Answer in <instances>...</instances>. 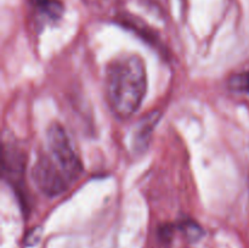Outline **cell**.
Instances as JSON below:
<instances>
[{"label":"cell","instance_id":"obj_1","mask_svg":"<svg viewBox=\"0 0 249 248\" xmlns=\"http://www.w3.org/2000/svg\"><path fill=\"white\" fill-rule=\"evenodd\" d=\"M82 173V160L65 128L61 124H51L32 168V179L36 189L45 196H58L67 191Z\"/></svg>","mask_w":249,"mask_h":248},{"label":"cell","instance_id":"obj_2","mask_svg":"<svg viewBox=\"0 0 249 248\" xmlns=\"http://www.w3.org/2000/svg\"><path fill=\"white\" fill-rule=\"evenodd\" d=\"M106 100L112 113L128 119L140 108L147 90L145 63L138 55L118 56L106 70Z\"/></svg>","mask_w":249,"mask_h":248},{"label":"cell","instance_id":"obj_3","mask_svg":"<svg viewBox=\"0 0 249 248\" xmlns=\"http://www.w3.org/2000/svg\"><path fill=\"white\" fill-rule=\"evenodd\" d=\"M33 4L39 21L41 22L50 23L57 21L63 12L60 0H33Z\"/></svg>","mask_w":249,"mask_h":248},{"label":"cell","instance_id":"obj_4","mask_svg":"<svg viewBox=\"0 0 249 248\" xmlns=\"http://www.w3.org/2000/svg\"><path fill=\"white\" fill-rule=\"evenodd\" d=\"M157 113H151L150 116H147V118H145L140 123V126L135 131V136H134V146L136 147V150H143L146 147L148 138L151 136V133L157 123Z\"/></svg>","mask_w":249,"mask_h":248},{"label":"cell","instance_id":"obj_5","mask_svg":"<svg viewBox=\"0 0 249 248\" xmlns=\"http://www.w3.org/2000/svg\"><path fill=\"white\" fill-rule=\"evenodd\" d=\"M229 85L232 91L249 95V72L241 73V74L232 77Z\"/></svg>","mask_w":249,"mask_h":248}]
</instances>
